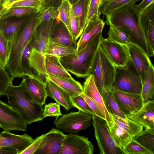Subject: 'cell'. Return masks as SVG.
I'll use <instances>...</instances> for the list:
<instances>
[{
    "instance_id": "1",
    "label": "cell",
    "mask_w": 154,
    "mask_h": 154,
    "mask_svg": "<svg viewBox=\"0 0 154 154\" xmlns=\"http://www.w3.org/2000/svg\"><path fill=\"white\" fill-rule=\"evenodd\" d=\"M135 2L126 3L114 9L106 15V23L113 25L123 32L131 43L142 50L149 57L151 53L139 21L140 13Z\"/></svg>"
},
{
    "instance_id": "2",
    "label": "cell",
    "mask_w": 154,
    "mask_h": 154,
    "mask_svg": "<svg viewBox=\"0 0 154 154\" xmlns=\"http://www.w3.org/2000/svg\"><path fill=\"white\" fill-rule=\"evenodd\" d=\"M5 95L8 103L22 116L27 125L42 121V105L37 102L28 91L23 79L20 85L11 84Z\"/></svg>"
},
{
    "instance_id": "3",
    "label": "cell",
    "mask_w": 154,
    "mask_h": 154,
    "mask_svg": "<svg viewBox=\"0 0 154 154\" xmlns=\"http://www.w3.org/2000/svg\"><path fill=\"white\" fill-rule=\"evenodd\" d=\"M37 14H34L9 42V55L5 68L13 79L25 76L21 66V57L24 50L31 41L38 26Z\"/></svg>"
},
{
    "instance_id": "4",
    "label": "cell",
    "mask_w": 154,
    "mask_h": 154,
    "mask_svg": "<svg viewBox=\"0 0 154 154\" xmlns=\"http://www.w3.org/2000/svg\"><path fill=\"white\" fill-rule=\"evenodd\" d=\"M103 38L100 32L81 50L70 55L60 58V63L68 72L76 77L86 78L91 75L95 56Z\"/></svg>"
},
{
    "instance_id": "5",
    "label": "cell",
    "mask_w": 154,
    "mask_h": 154,
    "mask_svg": "<svg viewBox=\"0 0 154 154\" xmlns=\"http://www.w3.org/2000/svg\"><path fill=\"white\" fill-rule=\"evenodd\" d=\"M115 66L99 45L93 61L91 75L103 99L106 91L110 90L114 81Z\"/></svg>"
},
{
    "instance_id": "6",
    "label": "cell",
    "mask_w": 154,
    "mask_h": 154,
    "mask_svg": "<svg viewBox=\"0 0 154 154\" xmlns=\"http://www.w3.org/2000/svg\"><path fill=\"white\" fill-rule=\"evenodd\" d=\"M143 82L140 76L130 59L123 66H115L113 82L111 88L128 93L141 94Z\"/></svg>"
},
{
    "instance_id": "7",
    "label": "cell",
    "mask_w": 154,
    "mask_h": 154,
    "mask_svg": "<svg viewBox=\"0 0 154 154\" xmlns=\"http://www.w3.org/2000/svg\"><path fill=\"white\" fill-rule=\"evenodd\" d=\"M92 124L94 130L100 154H123L122 149L115 142L105 120L95 115H92Z\"/></svg>"
},
{
    "instance_id": "8",
    "label": "cell",
    "mask_w": 154,
    "mask_h": 154,
    "mask_svg": "<svg viewBox=\"0 0 154 154\" xmlns=\"http://www.w3.org/2000/svg\"><path fill=\"white\" fill-rule=\"evenodd\" d=\"M92 119L91 115L79 110L57 117L54 124L57 128L69 133L75 134L91 126Z\"/></svg>"
},
{
    "instance_id": "9",
    "label": "cell",
    "mask_w": 154,
    "mask_h": 154,
    "mask_svg": "<svg viewBox=\"0 0 154 154\" xmlns=\"http://www.w3.org/2000/svg\"><path fill=\"white\" fill-rule=\"evenodd\" d=\"M27 124L20 114L10 105L0 100V127L7 131L26 130Z\"/></svg>"
},
{
    "instance_id": "10",
    "label": "cell",
    "mask_w": 154,
    "mask_h": 154,
    "mask_svg": "<svg viewBox=\"0 0 154 154\" xmlns=\"http://www.w3.org/2000/svg\"><path fill=\"white\" fill-rule=\"evenodd\" d=\"M94 148L87 137L69 133L65 134L60 154H92Z\"/></svg>"
},
{
    "instance_id": "11",
    "label": "cell",
    "mask_w": 154,
    "mask_h": 154,
    "mask_svg": "<svg viewBox=\"0 0 154 154\" xmlns=\"http://www.w3.org/2000/svg\"><path fill=\"white\" fill-rule=\"evenodd\" d=\"M110 89L119 109L125 116L138 111L143 105L141 94L128 93L113 88Z\"/></svg>"
},
{
    "instance_id": "12",
    "label": "cell",
    "mask_w": 154,
    "mask_h": 154,
    "mask_svg": "<svg viewBox=\"0 0 154 154\" xmlns=\"http://www.w3.org/2000/svg\"><path fill=\"white\" fill-rule=\"evenodd\" d=\"M65 135L59 129L52 128L44 134L34 154H60Z\"/></svg>"
},
{
    "instance_id": "13",
    "label": "cell",
    "mask_w": 154,
    "mask_h": 154,
    "mask_svg": "<svg viewBox=\"0 0 154 154\" xmlns=\"http://www.w3.org/2000/svg\"><path fill=\"white\" fill-rule=\"evenodd\" d=\"M100 45L116 67L123 66L127 64L130 57L126 46L104 38Z\"/></svg>"
},
{
    "instance_id": "14",
    "label": "cell",
    "mask_w": 154,
    "mask_h": 154,
    "mask_svg": "<svg viewBox=\"0 0 154 154\" xmlns=\"http://www.w3.org/2000/svg\"><path fill=\"white\" fill-rule=\"evenodd\" d=\"M139 21L149 50L154 54V2L139 14Z\"/></svg>"
},
{
    "instance_id": "15",
    "label": "cell",
    "mask_w": 154,
    "mask_h": 154,
    "mask_svg": "<svg viewBox=\"0 0 154 154\" xmlns=\"http://www.w3.org/2000/svg\"><path fill=\"white\" fill-rule=\"evenodd\" d=\"M54 20L44 21L38 25L31 41L32 48L45 55L50 41Z\"/></svg>"
},
{
    "instance_id": "16",
    "label": "cell",
    "mask_w": 154,
    "mask_h": 154,
    "mask_svg": "<svg viewBox=\"0 0 154 154\" xmlns=\"http://www.w3.org/2000/svg\"><path fill=\"white\" fill-rule=\"evenodd\" d=\"M83 92L95 103L103 115L109 127L112 125V120L104 104L103 98L95 85L93 76L86 77L84 82Z\"/></svg>"
},
{
    "instance_id": "17",
    "label": "cell",
    "mask_w": 154,
    "mask_h": 154,
    "mask_svg": "<svg viewBox=\"0 0 154 154\" xmlns=\"http://www.w3.org/2000/svg\"><path fill=\"white\" fill-rule=\"evenodd\" d=\"M34 139L27 133L17 135L4 130L0 134V147H9L16 149L18 154L25 150Z\"/></svg>"
},
{
    "instance_id": "18",
    "label": "cell",
    "mask_w": 154,
    "mask_h": 154,
    "mask_svg": "<svg viewBox=\"0 0 154 154\" xmlns=\"http://www.w3.org/2000/svg\"><path fill=\"white\" fill-rule=\"evenodd\" d=\"M126 46L130 59L138 71L143 85L147 71L149 67L153 64L149 56L137 46L131 43Z\"/></svg>"
},
{
    "instance_id": "19",
    "label": "cell",
    "mask_w": 154,
    "mask_h": 154,
    "mask_svg": "<svg viewBox=\"0 0 154 154\" xmlns=\"http://www.w3.org/2000/svg\"><path fill=\"white\" fill-rule=\"evenodd\" d=\"M45 55L32 48L29 60L30 71L32 78L46 84L48 75L45 65Z\"/></svg>"
},
{
    "instance_id": "20",
    "label": "cell",
    "mask_w": 154,
    "mask_h": 154,
    "mask_svg": "<svg viewBox=\"0 0 154 154\" xmlns=\"http://www.w3.org/2000/svg\"><path fill=\"white\" fill-rule=\"evenodd\" d=\"M126 118L141 125L145 128L154 129V100H149L141 108Z\"/></svg>"
},
{
    "instance_id": "21",
    "label": "cell",
    "mask_w": 154,
    "mask_h": 154,
    "mask_svg": "<svg viewBox=\"0 0 154 154\" xmlns=\"http://www.w3.org/2000/svg\"><path fill=\"white\" fill-rule=\"evenodd\" d=\"M105 23L100 17L91 19L88 22L77 42L76 51L85 48L95 36L102 32Z\"/></svg>"
},
{
    "instance_id": "22",
    "label": "cell",
    "mask_w": 154,
    "mask_h": 154,
    "mask_svg": "<svg viewBox=\"0 0 154 154\" xmlns=\"http://www.w3.org/2000/svg\"><path fill=\"white\" fill-rule=\"evenodd\" d=\"M34 14L23 17H11L0 19V32L9 42Z\"/></svg>"
},
{
    "instance_id": "23",
    "label": "cell",
    "mask_w": 154,
    "mask_h": 154,
    "mask_svg": "<svg viewBox=\"0 0 154 154\" xmlns=\"http://www.w3.org/2000/svg\"><path fill=\"white\" fill-rule=\"evenodd\" d=\"M50 42L73 47L76 49L77 42L64 24L59 19L54 20Z\"/></svg>"
},
{
    "instance_id": "24",
    "label": "cell",
    "mask_w": 154,
    "mask_h": 154,
    "mask_svg": "<svg viewBox=\"0 0 154 154\" xmlns=\"http://www.w3.org/2000/svg\"><path fill=\"white\" fill-rule=\"evenodd\" d=\"M27 88L35 100L42 105L48 97L46 85L35 78L25 76L23 77Z\"/></svg>"
},
{
    "instance_id": "25",
    "label": "cell",
    "mask_w": 154,
    "mask_h": 154,
    "mask_svg": "<svg viewBox=\"0 0 154 154\" xmlns=\"http://www.w3.org/2000/svg\"><path fill=\"white\" fill-rule=\"evenodd\" d=\"M46 85L48 96L53 98L67 110L74 107L68 95L63 89L48 79Z\"/></svg>"
},
{
    "instance_id": "26",
    "label": "cell",
    "mask_w": 154,
    "mask_h": 154,
    "mask_svg": "<svg viewBox=\"0 0 154 154\" xmlns=\"http://www.w3.org/2000/svg\"><path fill=\"white\" fill-rule=\"evenodd\" d=\"M48 79L65 91L69 97L80 95L83 92L82 85L74 79H68L48 75Z\"/></svg>"
},
{
    "instance_id": "27",
    "label": "cell",
    "mask_w": 154,
    "mask_h": 154,
    "mask_svg": "<svg viewBox=\"0 0 154 154\" xmlns=\"http://www.w3.org/2000/svg\"><path fill=\"white\" fill-rule=\"evenodd\" d=\"M45 63L48 75L68 79H73L60 63V58L46 54Z\"/></svg>"
},
{
    "instance_id": "28",
    "label": "cell",
    "mask_w": 154,
    "mask_h": 154,
    "mask_svg": "<svg viewBox=\"0 0 154 154\" xmlns=\"http://www.w3.org/2000/svg\"><path fill=\"white\" fill-rule=\"evenodd\" d=\"M154 94V67L153 65L149 68L143 85L141 97L143 104L150 99H153Z\"/></svg>"
},
{
    "instance_id": "29",
    "label": "cell",
    "mask_w": 154,
    "mask_h": 154,
    "mask_svg": "<svg viewBox=\"0 0 154 154\" xmlns=\"http://www.w3.org/2000/svg\"><path fill=\"white\" fill-rule=\"evenodd\" d=\"M109 113L113 121L134 137L143 130V127L135 122L127 118H122L115 114Z\"/></svg>"
},
{
    "instance_id": "30",
    "label": "cell",
    "mask_w": 154,
    "mask_h": 154,
    "mask_svg": "<svg viewBox=\"0 0 154 154\" xmlns=\"http://www.w3.org/2000/svg\"><path fill=\"white\" fill-rule=\"evenodd\" d=\"M112 125L109 127V131L115 142L122 149L134 137L112 120Z\"/></svg>"
},
{
    "instance_id": "31",
    "label": "cell",
    "mask_w": 154,
    "mask_h": 154,
    "mask_svg": "<svg viewBox=\"0 0 154 154\" xmlns=\"http://www.w3.org/2000/svg\"><path fill=\"white\" fill-rule=\"evenodd\" d=\"M39 12L38 9L25 7H10L3 8L0 13V19L11 17H23Z\"/></svg>"
},
{
    "instance_id": "32",
    "label": "cell",
    "mask_w": 154,
    "mask_h": 154,
    "mask_svg": "<svg viewBox=\"0 0 154 154\" xmlns=\"http://www.w3.org/2000/svg\"><path fill=\"white\" fill-rule=\"evenodd\" d=\"M71 6L73 13L78 21L80 29L82 32L86 24L88 4L86 0H80Z\"/></svg>"
},
{
    "instance_id": "33",
    "label": "cell",
    "mask_w": 154,
    "mask_h": 154,
    "mask_svg": "<svg viewBox=\"0 0 154 154\" xmlns=\"http://www.w3.org/2000/svg\"><path fill=\"white\" fill-rule=\"evenodd\" d=\"M76 51V49L73 47L50 42L47 49L46 54L61 58L71 55Z\"/></svg>"
},
{
    "instance_id": "34",
    "label": "cell",
    "mask_w": 154,
    "mask_h": 154,
    "mask_svg": "<svg viewBox=\"0 0 154 154\" xmlns=\"http://www.w3.org/2000/svg\"><path fill=\"white\" fill-rule=\"evenodd\" d=\"M134 138L138 143L154 154V129L145 128Z\"/></svg>"
},
{
    "instance_id": "35",
    "label": "cell",
    "mask_w": 154,
    "mask_h": 154,
    "mask_svg": "<svg viewBox=\"0 0 154 154\" xmlns=\"http://www.w3.org/2000/svg\"><path fill=\"white\" fill-rule=\"evenodd\" d=\"M103 100L105 107L109 113L122 118H127L119 109L111 89L106 91Z\"/></svg>"
},
{
    "instance_id": "36",
    "label": "cell",
    "mask_w": 154,
    "mask_h": 154,
    "mask_svg": "<svg viewBox=\"0 0 154 154\" xmlns=\"http://www.w3.org/2000/svg\"><path fill=\"white\" fill-rule=\"evenodd\" d=\"M109 26L107 39L126 46L131 43L128 37L122 30L113 25H110Z\"/></svg>"
},
{
    "instance_id": "37",
    "label": "cell",
    "mask_w": 154,
    "mask_h": 154,
    "mask_svg": "<svg viewBox=\"0 0 154 154\" xmlns=\"http://www.w3.org/2000/svg\"><path fill=\"white\" fill-rule=\"evenodd\" d=\"M58 9L59 13L57 19L64 24L72 34L70 25L71 5L67 0H63Z\"/></svg>"
},
{
    "instance_id": "38",
    "label": "cell",
    "mask_w": 154,
    "mask_h": 154,
    "mask_svg": "<svg viewBox=\"0 0 154 154\" xmlns=\"http://www.w3.org/2000/svg\"><path fill=\"white\" fill-rule=\"evenodd\" d=\"M123 154H154L142 146L133 137L122 148Z\"/></svg>"
},
{
    "instance_id": "39",
    "label": "cell",
    "mask_w": 154,
    "mask_h": 154,
    "mask_svg": "<svg viewBox=\"0 0 154 154\" xmlns=\"http://www.w3.org/2000/svg\"><path fill=\"white\" fill-rule=\"evenodd\" d=\"M106 0H91L88 10L86 24L91 19L100 17V8L106 2Z\"/></svg>"
},
{
    "instance_id": "40",
    "label": "cell",
    "mask_w": 154,
    "mask_h": 154,
    "mask_svg": "<svg viewBox=\"0 0 154 154\" xmlns=\"http://www.w3.org/2000/svg\"><path fill=\"white\" fill-rule=\"evenodd\" d=\"M59 13L58 8L52 6L42 10L37 14L38 26L44 21L51 19H57Z\"/></svg>"
},
{
    "instance_id": "41",
    "label": "cell",
    "mask_w": 154,
    "mask_h": 154,
    "mask_svg": "<svg viewBox=\"0 0 154 154\" xmlns=\"http://www.w3.org/2000/svg\"><path fill=\"white\" fill-rule=\"evenodd\" d=\"M13 79L0 62V97L5 95L7 89L12 83Z\"/></svg>"
},
{
    "instance_id": "42",
    "label": "cell",
    "mask_w": 154,
    "mask_h": 154,
    "mask_svg": "<svg viewBox=\"0 0 154 154\" xmlns=\"http://www.w3.org/2000/svg\"><path fill=\"white\" fill-rule=\"evenodd\" d=\"M9 53V42L0 32V62L4 68L7 65Z\"/></svg>"
},
{
    "instance_id": "43",
    "label": "cell",
    "mask_w": 154,
    "mask_h": 154,
    "mask_svg": "<svg viewBox=\"0 0 154 154\" xmlns=\"http://www.w3.org/2000/svg\"><path fill=\"white\" fill-rule=\"evenodd\" d=\"M140 0H111L106 2L100 8L101 14L106 16L114 9L126 3L132 2H136Z\"/></svg>"
},
{
    "instance_id": "44",
    "label": "cell",
    "mask_w": 154,
    "mask_h": 154,
    "mask_svg": "<svg viewBox=\"0 0 154 154\" xmlns=\"http://www.w3.org/2000/svg\"><path fill=\"white\" fill-rule=\"evenodd\" d=\"M69 98L74 107L91 116L95 115L92 109L80 95L69 97Z\"/></svg>"
},
{
    "instance_id": "45",
    "label": "cell",
    "mask_w": 154,
    "mask_h": 154,
    "mask_svg": "<svg viewBox=\"0 0 154 154\" xmlns=\"http://www.w3.org/2000/svg\"><path fill=\"white\" fill-rule=\"evenodd\" d=\"M32 48L30 41L23 52L21 62V67L25 76L31 78H32V77L30 71L29 57Z\"/></svg>"
},
{
    "instance_id": "46",
    "label": "cell",
    "mask_w": 154,
    "mask_h": 154,
    "mask_svg": "<svg viewBox=\"0 0 154 154\" xmlns=\"http://www.w3.org/2000/svg\"><path fill=\"white\" fill-rule=\"evenodd\" d=\"M60 105L57 102H51L45 104L43 109L42 117L44 119L48 116L59 117L62 114L60 108Z\"/></svg>"
},
{
    "instance_id": "47",
    "label": "cell",
    "mask_w": 154,
    "mask_h": 154,
    "mask_svg": "<svg viewBox=\"0 0 154 154\" xmlns=\"http://www.w3.org/2000/svg\"><path fill=\"white\" fill-rule=\"evenodd\" d=\"M44 4V0H22L14 3L8 8L17 7H29L37 9L39 12L43 9Z\"/></svg>"
},
{
    "instance_id": "48",
    "label": "cell",
    "mask_w": 154,
    "mask_h": 154,
    "mask_svg": "<svg viewBox=\"0 0 154 154\" xmlns=\"http://www.w3.org/2000/svg\"><path fill=\"white\" fill-rule=\"evenodd\" d=\"M70 25L72 34L74 39L77 41L82 32L80 29L78 21L72 11L71 6Z\"/></svg>"
},
{
    "instance_id": "49",
    "label": "cell",
    "mask_w": 154,
    "mask_h": 154,
    "mask_svg": "<svg viewBox=\"0 0 154 154\" xmlns=\"http://www.w3.org/2000/svg\"><path fill=\"white\" fill-rule=\"evenodd\" d=\"M44 135V134H42L37 137L34 139L32 143L20 154H34L39 145Z\"/></svg>"
},
{
    "instance_id": "50",
    "label": "cell",
    "mask_w": 154,
    "mask_h": 154,
    "mask_svg": "<svg viewBox=\"0 0 154 154\" xmlns=\"http://www.w3.org/2000/svg\"><path fill=\"white\" fill-rule=\"evenodd\" d=\"M84 99L89 107L93 111L95 115L104 119V117L95 103L90 98L87 97L83 92L80 95Z\"/></svg>"
},
{
    "instance_id": "51",
    "label": "cell",
    "mask_w": 154,
    "mask_h": 154,
    "mask_svg": "<svg viewBox=\"0 0 154 154\" xmlns=\"http://www.w3.org/2000/svg\"><path fill=\"white\" fill-rule=\"evenodd\" d=\"M62 1L63 0H44V4L42 9L50 6L58 8L61 4Z\"/></svg>"
},
{
    "instance_id": "52",
    "label": "cell",
    "mask_w": 154,
    "mask_h": 154,
    "mask_svg": "<svg viewBox=\"0 0 154 154\" xmlns=\"http://www.w3.org/2000/svg\"><path fill=\"white\" fill-rule=\"evenodd\" d=\"M154 2V0H142L137 7L140 13L145 9L151 3Z\"/></svg>"
},
{
    "instance_id": "53",
    "label": "cell",
    "mask_w": 154,
    "mask_h": 154,
    "mask_svg": "<svg viewBox=\"0 0 154 154\" xmlns=\"http://www.w3.org/2000/svg\"><path fill=\"white\" fill-rule=\"evenodd\" d=\"M0 154H18V152L12 147H0Z\"/></svg>"
},
{
    "instance_id": "54",
    "label": "cell",
    "mask_w": 154,
    "mask_h": 154,
    "mask_svg": "<svg viewBox=\"0 0 154 154\" xmlns=\"http://www.w3.org/2000/svg\"><path fill=\"white\" fill-rule=\"evenodd\" d=\"M20 0H7L4 5V8H8L14 3Z\"/></svg>"
},
{
    "instance_id": "55",
    "label": "cell",
    "mask_w": 154,
    "mask_h": 154,
    "mask_svg": "<svg viewBox=\"0 0 154 154\" xmlns=\"http://www.w3.org/2000/svg\"><path fill=\"white\" fill-rule=\"evenodd\" d=\"M71 6H72L77 3L80 0H67Z\"/></svg>"
},
{
    "instance_id": "56",
    "label": "cell",
    "mask_w": 154,
    "mask_h": 154,
    "mask_svg": "<svg viewBox=\"0 0 154 154\" xmlns=\"http://www.w3.org/2000/svg\"><path fill=\"white\" fill-rule=\"evenodd\" d=\"M6 0H0V4L3 7L4 5Z\"/></svg>"
},
{
    "instance_id": "57",
    "label": "cell",
    "mask_w": 154,
    "mask_h": 154,
    "mask_svg": "<svg viewBox=\"0 0 154 154\" xmlns=\"http://www.w3.org/2000/svg\"><path fill=\"white\" fill-rule=\"evenodd\" d=\"M3 7L0 4V13L2 11V10L3 9Z\"/></svg>"
},
{
    "instance_id": "58",
    "label": "cell",
    "mask_w": 154,
    "mask_h": 154,
    "mask_svg": "<svg viewBox=\"0 0 154 154\" xmlns=\"http://www.w3.org/2000/svg\"><path fill=\"white\" fill-rule=\"evenodd\" d=\"M86 0L88 4V6H89V3H90V1L91 0Z\"/></svg>"
},
{
    "instance_id": "59",
    "label": "cell",
    "mask_w": 154,
    "mask_h": 154,
    "mask_svg": "<svg viewBox=\"0 0 154 154\" xmlns=\"http://www.w3.org/2000/svg\"><path fill=\"white\" fill-rule=\"evenodd\" d=\"M110 0H106V2H108V1H110Z\"/></svg>"
},
{
    "instance_id": "60",
    "label": "cell",
    "mask_w": 154,
    "mask_h": 154,
    "mask_svg": "<svg viewBox=\"0 0 154 154\" xmlns=\"http://www.w3.org/2000/svg\"><path fill=\"white\" fill-rule=\"evenodd\" d=\"M7 0H6V2Z\"/></svg>"
}]
</instances>
